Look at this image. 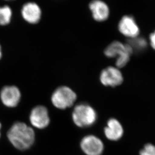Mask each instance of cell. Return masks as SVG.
<instances>
[{
	"label": "cell",
	"instance_id": "4fadbf2b",
	"mask_svg": "<svg viewBox=\"0 0 155 155\" xmlns=\"http://www.w3.org/2000/svg\"><path fill=\"white\" fill-rule=\"evenodd\" d=\"M128 44L132 47L133 52L143 51L147 47V42L145 38L137 37L136 38L130 39Z\"/></svg>",
	"mask_w": 155,
	"mask_h": 155
},
{
	"label": "cell",
	"instance_id": "7c38bea8",
	"mask_svg": "<svg viewBox=\"0 0 155 155\" xmlns=\"http://www.w3.org/2000/svg\"><path fill=\"white\" fill-rule=\"evenodd\" d=\"M104 129V134L107 139L110 140H117L123 136V128L118 120L116 119H110Z\"/></svg>",
	"mask_w": 155,
	"mask_h": 155
},
{
	"label": "cell",
	"instance_id": "8992f818",
	"mask_svg": "<svg viewBox=\"0 0 155 155\" xmlns=\"http://www.w3.org/2000/svg\"><path fill=\"white\" fill-rule=\"evenodd\" d=\"M100 81L101 84L105 86L116 87L123 83L124 78L119 68L109 66L101 71Z\"/></svg>",
	"mask_w": 155,
	"mask_h": 155
},
{
	"label": "cell",
	"instance_id": "5bb4252c",
	"mask_svg": "<svg viewBox=\"0 0 155 155\" xmlns=\"http://www.w3.org/2000/svg\"><path fill=\"white\" fill-rule=\"evenodd\" d=\"M12 12L8 6L0 7V25H7L10 22Z\"/></svg>",
	"mask_w": 155,
	"mask_h": 155
},
{
	"label": "cell",
	"instance_id": "3957f363",
	"mask_svg": "<svg viewBox=\"0 0 155 155\" xmlns=\"http://www.w3.org/2000/svg\"><path fill=\"white\" fill-rule=\"evenodd\" d=\"M97 117L95 110L86 104L76 105L72 113L73 122L79 127H86L92 125L97 120Z\"/></svg>",
	"mask_w": 155,
	"mask_h": 155
},
{
	"label": "cell",
	"instance_id": "277c9868",
	"mask_svg": "<svg viewBox=\"0 0 155 155\" xmlns=\"http://www.w3.org/2000/svg\"><path fill=\"white\" fill-rule=\"evenodd\" d=\"M76 98L77 95L71 88L61 86L56 88L53 93L51 101L56 108L64 110L72 106Z\"/></svg>",
	"mask_w": 155,
	"mask_h": 155
},
{
	"label": "cell",
	"instance_id": "7a4b0ae2",
	"mask_svg": "<svg viewBox=\"0 0 155 155\" xmlns=\"http://www.w3.org/2000/svg\"><path fill=\"white\" fill-rule=\"evenodd\" d=\"M133 53L132 47L128 43L124 44L120 41H114L109 44L104 51L108 58H116V65L118 68L126 66Z\"/></svg>",
	"mask_w": 155,
	"mask_h": 155
},
{
	"label": "cell",
	"instance_id": "ac0fdd59",
	"mask_svg": "<svg viewBox=\"0 0 155 155\" xmlns=\"http://www.w3.org/2000/svg\"><path fill=\"white\" fill-rule=\"evenodd\" d=\"M2 125L0 123V137H1V130Z\"/></svg>",
	"mask_w": 155,
	"mask_h": 155
},
{
	"label": "cell",
	"instance_id": "e0dca14e",
	"mask_svg": "<svg viewBox=\"0 0 155 155\" xmlns=\"http://www.w3.org/2000/svg\"><path fill=\"white\" fill-rule=\"evenodd\" d=\"M2 54L1 47V45H0V59L2 57Z\"/></svg>",
	"mask_w": 155,
	"mask_h": 155
},
{
	"label": "cell",
	"instance_id": "52a82bcc",
	"mask_svg": "<svg viewBox=\"0 0 155 155\" xmlns=\"http://www.w3.org/2000/svg\"><path fill=\"white\" fill-rule=\"evenodd\" d=\"M119 31L129 39L139 36L140 29L133 17L129 15L123 16L118 25Z\"/></svg>",
	"mask_w": 155,
	"mask_h": 155
},
{
	"label": "cell",
	"instance_id": "9a60e30c",
	"mask_svg": "<svg viewBox=\"0 0 155 155\" xmlns=\"http://www.w3.org/2000/svg\"><path fill=\"white\" fill-rule=\"evenodd\" d=\"M140 155H155V146L152 144H147L140 151Z\"/></svg>",
	"mask_w": 155,
	"mask_h": 155
},
{
	"label": "cell",
	"instance_id": "8fae6325",
	"mask_svg": "<svg viewBox=\"0 0 155 155\" xmlns=\"http://www.w3.org/2000/svg\"><path fill=\"white\" fill-rule=\"evenodd\" d=\"M89 7L92 12V17L95 21L103 22L108 19L110 10L108 6L104 2L94 0L91 2Z\"/></svg>",
	"mask_w": 155,
	"mask_h": 155
},
{
	"label": "cell",
	"instance_id": "9c48e42d",
	"mask_svg": "<svg viewBox=\"0 0 155 155\" xmlns=\"http://www.w3.org/2000/svg\"><path fill=\"white\" fill-rule=\"evenodd\" d=\"M20 91L16 86H6L2 89L0 97L3 104L6 107H16L20 101Z\"/></svg>",
	"mask_w": 155,
	"mask_h": 155
},
{
	"label": "cell",
	"instance_id": "5b68a950",
	"mask_svg": "<svg viewBox=\"0 0 155 155\" xmlns=\"http://www.w3.org/2000/svg\"><path fill=\"white\" fill-rule=\"evenodd\" d=\"M29 119L31 124L38 129H45L50 123L48 111L43 105L34 107L31 110Z\"/></svg>",
	"mask_w": 155,
	"mask_h": 155
},
{
	"label": "cell",
	"instance_id": "6da1fadb",
	"mask_svg": "<svg viewBox=\"0 0 155 155\" xmlns=\"http://www.w3.org/2000/svg\"><path fill=\"white\" fill-rule=\"evenodd\" d=\"M9 141L15 148L21 151L28 149L35 141L33 129L23 122H16L9 129L7 133Z\"/></svg>",
	"mask_w": 155,
	"mask_h": 155
},
{
	"label": "cell",
	"instance_id": "2e32d148",
	"mask_svg": "<svg viewBox=\"0 0 155 155\" xmlns=\"http://www.w3.org/2000/svg\"><path fill=\"white\" fill-rule=\"evenodd\" d=\"M150 42L151 46L155 50V31L150 36Z\"/></svg>",
	"mask_w": 155,
	"mask_h": 155
},
{
	"label": "cell",
	"instance_id": "30bf717a",
	"mask_svg": "<svg viewBox=\"0 0 155 155\" xmlns=\"http://www.w3.org/2000/svg\"><path fill=\"white\" fill-rule=\"evenodd\" d=\"M21 13L24 19L30 23H37L41 18V9L34 2H28L24 5Z\"/></svg>",
	"mask_w": 155,
	"mask_h": 155
},
{
	"label": "cell",
	"instance_id": "ba28073f",
	"mask_svg": "<svg viewBox=\"0 0 155 155\" xmlns=\"http://www.w3.org/2000/svg\"><path fill=\"white\" fill-rule=\"evenodd\" d=\"M81 146L82 151L87 155H101L104 150V144L101 140L91 135L82 139Z\"/></svg>",
	"mask_w": 155,
	"mask_h": 155
}]
</instances>
